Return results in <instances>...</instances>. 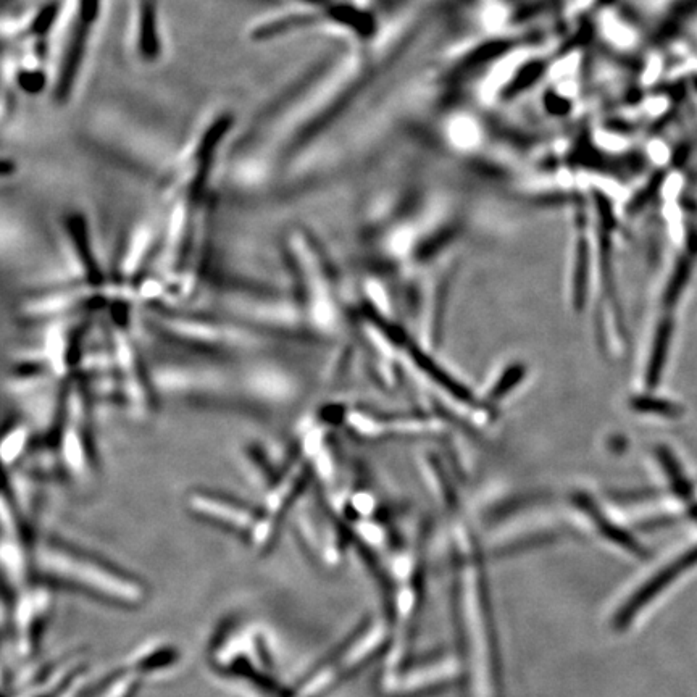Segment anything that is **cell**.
<instances>
[{"instance_id":"obj_13","label":"cell","mask_w":697,"mask_h":697,"mask_svg":"<svg viewBox=\"0 0 697 697\" xmlns=\"http://www.w3.org/2000/svg\"><path fill=\"white\" fill-rule=\"evenodd\" d=\"M694 257L696 255L686 252L685 255H681L680 259H678L672 278L668 281L667 289H665V304L668 307L677 304L683 289L686 288V284H688L689 278H691V272H693Z\"/></svg>"},{"instance_id":"obj_18","label":"cell","mask_w":697,"mask_h":697,"mask_svg":"<svg viewBox=\"0 0 697 697\" xmlns=\"http://www.w3.org/2000/svg\"><path fill=\"white\" fill-rule=\"evenodd\" d=\"M175 330L184 334L186 338L197 339V341H217L222 339V333H218L217 328L209 325H201L197 322H176Z\"/></svg>"},{"instance_id":"obj_8","label":"cell","mask_w":697,"mask_h":697,"mask_svg":"<svg viewBox=\"0 0 697 697\" xmlns=\"http://www.w3.org/2000/svg\"><path fill=\"white\" fill-rule=\"evenodd\" d=\"M142 683L144 680L122 665L102 680L91 683L84 697H136Z\"/></svg>"},{"instance_id":"obj_3","label":"cell","mask_w":697,"mask_h":697,"mask_svg":"<svg viewBox=\"0 0 697 697\" xmlns=\"http://www.w3.org/2000/svg\"><path fill=\"white\" fill-rule=\"evenodd\" d=\"M54 596L46 585H30L18 589L10 601V623L13 649L20 659L36 656L51 623Z\"/></svg>"},{"instance_id":"obj_20","label":"cell","mask_w":697,"mask_h":697,"mask_svg":"<svg viewBox=\"0 0 697 697\" xmlns=\"http://www.w3.org/2000/svg\"><path fill=\"white\" fill-rule=\"evenodd\" d=\"M25 446V430H13L12 433L5 436L4 443H2V459H4L5 464H12V462H15V460L20 457Z\"/></svg>"},{"instance_id":"obj_10","label":"cell","mask_w":697,"mask_h":697,"mask_svg":"<svg viewBox=\"0 0 697 697\" xmlns=\"http://www.w3.org/2000/svg\"><path fill=\"white\" fill-rule=\"evenodd\" d=\"M410 357L414 359L415 364L420 370L430 376L431 380L435 383L441 384L446 391L452 394V396L457 397L459 401L467 402V404H473V396L468 393L467 389L455 381L449 373L444 372L443 368L435 364V360L431 359L430 355H426L425 352L420 351L417 346L410 347Z\"/></svg>"},{"instance_id":"obj_14","label":"cell","mask_w":697,"mask_h":697,"mask_svg":"<svg viewBox=\"0 0 697 697\" xmlns=\"http://www.w3.org/2000/svg\"><path fill=\"white\" fill-rule=\"evenodd\" d=\"M631 407L638 412H643V414H654L667 418H680L685 414V409L680 404L652 396L635 397L631 401Z\"/></svg>"},{"instance_id":"obj_2","label":"cell","mask_w":697,"mask_h":697,"mask_svg":"<svg viewBox=\"0 0 697 697\" xmlns=\"http://www.w3.org/2000/svg\"><path fill=\"white\" fill-rule=\"evenodd\" d=\"M209 664L218 677L255 697H289L276 672L272 644L265 631L243 620H228L210 639Z\"/></svg>"},{"instance_id":"obj_7","label":"cell","mask_w":697,"mask_h":697,"mask_svg":"<svg viewBox=\"0 0 697 697\" xmlns=\"http://www.w3.org/2000/svg\"><path fill=\"white\" fill-rule=\"evenodd\" d=\"M181 651L167 641H149L131 652L123 667L128 668L141 680L165 677L180 667Z\"/></svg>"},{"instance_id":"obj_16","label":"cell","mask_w":697,"mask_h":697,"mask_svg":"<svg viewBox=\"0 0 697 697\" xmlns=\"http://www.w3.org/2000/svg\"><path fill=\"white\" fill-rule=\"evenodd\" d=\"M15 80H17L18 88L26 94H39L47 86L46 71L42 70L41 65L21 68Z\"/></svg>"},{"instance_id":"obj_9","label":"cell","mask_w":697,"mask_h":697,"mask_svg":"<svg viewBox=\"0 0 697 697\" xmlns=\"http://www.w3.org/2000/svg\"><path fill=\"white\" fill-rule=\"evenodd\" d=\"M255 394L268 401H284L294 393V384L286 373L273 368L257 370L249 380Z\"/></svg>"},{"instance_id":"obj_5","label":"cell","mask_w":697,"mask_h":697,"mask_svg":"<svg viewBox=\"0 0 697 697\" xmlns=\"http://www.w3.org/2000/svg\"><path fill=\"white\" fill-rule=\"evenodd\" d=\"M694 567H697V541L668 560L667 564L662 565L660 570L647 578L644 585L636 589L635 594H631L630 599L615 615V627L618 630L627 628L641 610L646 609L654 599L662 596L665 589L675 585L681 576L693 572Z\"/></svg>"},{"instance_id":"obj_19","label":"cell","mask_w":697,"mask_h":697,"mask_svg":"<svg viewBox=\"0 0 697 697\" xmlns=\"http://www.w3.org/2000/svg\"><path fill=\"white\" fill-rule=\"evenodd\" d=\"M46 352L52 367L57 372H62L65 368V343H63V333L60 328H52L47 334Z\"/></svg>"},{"instance_id":"obj_1","label":"cell","mask_w":697,"mask_h":697,"mask_svg":"<svg viewBox=\"0 0 697 697\" xmlns=\"http://www.w3.org/2000/svg\"><path fill=\"white\" fill-rule=\"evenodd\" d=\"M34 570L47 580L59 581L126 609L142 606L149 597L146 583L133 573L55 541L34 546Z\"/></svg>"},{"instance_id":"obj_4","label":"cell","mask_w":697,"mask_h":697,"mask_svg":"<svg viewBox=\"0 0 697 697\" xmlns=\"http://www.w3.org/2000/svg\"><path fill=\"white\" fill-rule=\"evenodd\" d=\"M101 10L102 0H76L75 17L54 84L55 102L59 105L67 104L73 94L86 59L89 39L101 18Z\"/></svg>"},{"instance_id":"obj_12","label":"cell","mask_w":697,"mask_h":697,"mask_svg":"<svg viewBox=\"0 0 697 697\" xmlns=\"http://www.w3.org/2000/svg\"><path fill=\"white\" fill-rule=\"evenodd\" d=\"M656 455L657 459L660 460V464L664 467V472L667 473L673 493L681 497L683 501H693V485L689 483L688 476L683 472L677 457L664 446L657 447Z\"/></svg>"},{"instance_id":"obj_6","label":"cell","mask_w":697,"mask_h":697,"mask_svg":"<svg viewBox=\"0 0 697 697\" xmlns=\"http://www.w3.org/2000/svg\"><path fill=\"white\" fill-rule=\"evenodd\" d=\"M188 507L192 514L243 533L249 538L254 533L260 518V515L255 514L251 507L243 506L225 497L213 496V494L192 493L188 497Z\"/></svg>"},{"instance_id":"obj_11","label":"cell","mask_w":697,"mask_h":697,"mask_svg":"<svg viewBox=\"0 0 697 697\" xmlns=\"http://www.w3.org/2000/svg\"><path fill=\"white\" fill-rule=\"evenodd\" d=\"M673 320L672 318H664L657 328L656 339L652 344L651 359L647 365L646 381L649 388H656L662 378L665 364H667L668 347L672 341Z\"/></svg>"},{"instance_id":"obj_17","label":"cell","mask_w":697,"mask_h":697,"mask_svg":"<svg viewBox=\"0 0 697 697\" xmlns=\"http://www.w3.org/2000/svg\"><path fill=\"white\" fill-rule=\"evenodd\" d=\"M149 244H151V234L149 231L142 230L134 234L133 239H131L130 249L125 255V272L133 273L138 267L141 260L144 259L147 249H149Z\"/></svg>"},{"instance_id":"obj_21","label":"cell","mask_w":697,"mask_h":697,"mask_svg":"<svg viewBox=\"0 0 697 697\" xmlns=\"http://www.w3.org/2000/svg\"><path fill=\"white\" fill-rule=\"evenodd\" d=\"M63 455H65V460H67L68 467L71 470H75V472L83 470L84 452L78 436L68 433L65 443H63Z\"/></svg>"},{"instance_id":"obj_15","label":"cell","mask_w":697,"mask_h":697,"mask_svg":"<svg viewBox=\"0 0 697 697\" xmlns=\"http://www.w3.org/2000/svg\"><path fill=\"white\" fill-rule=\"evenodd\" d=\"M588 246L585 241L578 244L576 249V268H575V305L576 309H580L585 305L586 288H588Z\"/></svg>"},{"instance_id":"obj_22","label":"cell","mask_w":697,"mask_h":697,"mask_svg":"<svg viewBox=\"0 0 697 697\" xmlns=\"http://www.w3.org/2000/svg\"><path fill=\"white\" fill-rule=\"evenodd\" d=\"M522 375V367L510 368L509 372H507L506 375L502 376V380L496 384L493 396L501 397L504 396V394L509 393L510 389H512V386H514L515 383H518V380L522 378Z\"/></svg>"}]
</instances>
